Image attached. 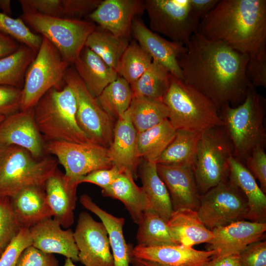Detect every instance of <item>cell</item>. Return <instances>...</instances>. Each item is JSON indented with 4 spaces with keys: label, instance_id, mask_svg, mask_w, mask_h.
<instances>
[{
    "label": "cell",
    "instance_id": "cell-1",
    "mask_svg": "<svg viewBox=\"0 0 266 266\" xmlns=\"http://www.w3.org/2000/svg\"><path fill=\"white\" fill-rule=\"evenodd\" d=\"M178 58L182 80L209 99L218 111L244 100L251 83L245 74L249 56L226 44L194 34Z\"/></svg>",
    "mask_w": 266,
    "mask_h": 266
},
{
    "label": "cell",
    "instance_id": "cell-2",
    "mask_svg": "<svg viewBox=\"0 0 266 266\" xmlns=\"http://www.w3.org/2000/svg\"><path fill=\"white\" fill-rule=\"evenodd\" d=\"M197 33L249 56L266 47V0H219Z\"/></svg>",
    "mask_w": 266,
    "mask_h": 266
},
{
    "label": "cell",
    "instance_id": "cell-3",
    "mask_svg": "<svg viewBox=\"0 0 266 266\" xmlns=\"http://www.w3.org/2000/svg\"><path fill=\"white\" fill-rule=\"evenodd\" d=\"M219 113L235 159L244 164L254 148H265L266 100L255 88L249 87L244 101L239 105H224L219 110Z\"/></svg>",
    "mask_w": 266,
    "mask_h": 266
},
{
    "label": "cell",
    "instance_id": "cell-4",
    "mask_svg": "<svg viewBox=\"0 0 266 266\" xmlns=\"http://www.w3.org/2000/svg\"><path fill=\"white\" fill-rule=\"evenodd\" d=\"M33 109L36 126L46 143L91 142L78 125L75 97L66 83L49 89Z\"/></svg>",
    "mask_w": 266,
    "mask_h": 266
},
{
    "label": "cell",
    "instance_id": "cell-5",
    "mask_svg": "<svg viewBox=\"0 0 266 266\" xmlns=\"http://www.w3.org/2000/svg\"><path fill=\"white\" fill-rule=\"evenodd\" d=\"M162 100L168 110V120L175 130L201 132L223 126L215 105L199 91L172 75Z\"/></svg>",
    "mask_w": 266,
    "mask_h": 266
},
{
    "label": "cell",
    "instance_id": "cell-6",
    "mask_svg": "<svg viewBox=\"0 0 266 266\" xmlns=\"http://www.w3.org/2000/svg\"><path fill=\"white\" fill-rule=\"evenodd\" d=\"M58 163L49 157L36 159L18 146L0 147V198H11L30 186L44 187Z\"/></svg>",
    "mask_w": 266,
    "mask_h": 266
},
{
    "label": "cell",
    "instance_id": "cell-7",
    "mask_svg": "<svg viewBox=\"0 0 266 266\" xmlns=\"http://www.w3.org/2000/svg\"><path fill=\"white\" fill-rule=\"evenodd\" d=\"M20 18L30 28L49 40L70 65L77 59L88 36L97 26L90 20L37 13H23Z\"/></svg>",
    "mask_w": 266,
    "mask_h": 266
},
{
    "label": "cell",
    "instance_id": "cell-8",
    "mask_svg": "<svg viewBox=\"0 0 266 266\" xmlns=\"http://www.w3.org/2000/svg\"><path fill=\"white\" fill-rule=\"evenodd\" d=\"M232 156L231 143L223 127L201 131L194 163L195 176L201 195L228 179Z\"/></svg>",
    "mask_w": 266,
    "mask_h": 266
},
{
    "label": "cell",
    "instance_id": "cell-9",
    "mask_svg": "<svg viewBox=\"0 0 266 266\" xmlns=\"http://www.w3.org/2000/svg\"><path fill=\"white\" fill-rule=\"evenodd\" d=\"M69 66L56 48L42 37L40 48L25 74L20 110L33 108L49 89L64 86V76Z\"/></svg>",
    "mask_w": 266,
    "mask_h": 266
},
{
    "label": "cell",
    "instance_id": "cell-10",
    "mask_svg": "<svg viewBox=\"0 0 266 266\" xmlns=\"http://www.w3.org/2000/svg\"><path fill=\"white\" fill-rule=\"evenodd\" d=\"M64 81L75 97L78 126L91 142L108 148L112 141L116 120L100 106L73 66L67 69Z\"/></svg>",
    "mask_w": 266,
    "mask_h": 266
},
{
    "label": "cell",
    "instance_id": "cell-11",
    "mask_svg": "<svg viewBox=\"0 0 266 266\" xmlns=\"http://www.w3.org/2000/svg\"><path fill=\"white\" fill-rule=\"evenodd\" d=\"M197 212L212 231L246 219L248 208L244 194L228 179L201 195Z\"/></svg>",
    "mask_w": 266,
    "mask_h": 266
},
{
    "label": "cell",
    "instance_id": "cell-12",
    "mask_svg": "<svg viewBox=\"0 0 266 266\" xmlns=\"http://www.w3.org/2000/svg\"><path fill=\"white\" fill-rule=\"evenodd\" d=\"M150 30L186 45L197 33L200 20L192 11L189 0H144Z\"/></svg>",
    "mask_w": 266,
    "mask_h": 266
},
{
    "label": "cell",
    "instance_id": "cell-13",
    "mask_svg": "<svg viewBox=\"0 0 266 266\" xmlns=\"http://www.w3.org/2000/svg\"><path fill=\"white\" fill-rule=\"evenodd\" d=\"M46 149L57 157L64 167L65 174L78 182L93 171L113 166L108 148L91 142L52 141L46 143Z\"/></svg>",
    "mask_w": 266,
    "mask_h": 266
},
{
    "label": "cell",
    "instance_id": "cell-14",
    "mask_svg": "<svg viewBox=\"0 0 266 266\" xmlns=\"http://www.w3.org/2000/svg\"><path fill=\"white\" fill-rule=\"evenodd\" d=\"M73 235L79 261L84 266H114L107 231L101 222L81 212Z\"/></svg>",
    "mask_w": 266,
    "mask_h": 266
},
{
    "label": "cell",
    "instance_id": "cell-15",
    "mask_svg": "<svg viewBox=\"0 0 266 266\" xmlns=\"http://www.w3.org/2000/svg\"><path fill=\"white\" fill-rule=\"evenodd\" d=\"M46 144L36 126L33 108L20 110L0 123V147L18 146L40 160L45 157Z\"/></svg>",
    "mask_w": 266,
    "mask_h": 266
},
{
    "label": "cell",
    "instance_id": "cell-16",
    "mask_svg": "<svg viewBox=\"0 0 266 266\" xmlns=\"http://www.w3.org/2000/svg\"><path fill=\"white\" fill-rule=\"evenodd\" d=\"M266 223L244 220L212 230L213 237L207 244V250H213V259L218 260L237 255L249 244L264 239Z\"/></svg>",
    "mask_w": 266,
    "mask_h": 266
},
{
    "label": "cell",
    "instance_id": "cell-17",
    "mask_svg": "<svg viewBox=\"0 0 266 266\" xmlns=\"http://www.w3.org/2000/svg\"><path fill=\"white\" fill-rule=\"evenodd\" d=\"M157 173L169 193L173 211L190 209L197 211L201 197L192 165L156 164Z\"/></svg>",
    "mask_w": 266,
    "mask_h": 266
},
{
    "label": "cell",
    "instance_id": "cell-18",
    "mask_svg": "<svg viewBox=\"0 0 266 266\" xmlns=\"http://www.w3.org/2000/svg\"><path fill=\"white\" fill-rule=\"evenodd\" d=\"M144 10L143 0H104L87 18L116 36L129 38L134 19Z\"/></svg>",
    "mask_w": 266,
    "mask_h": 266
},
{
    "label": "cell",
    "instance_id": "cell-19",
    "mask_svg": "<svg viewBox=\"0 0 266 266\" xmlns=\"http://www.w3.org/2000/svg\"><path fill=\"white\" fill-rule=\"evenodd\" d=\"M132 33L137 42L155 61L166 68L175 77L182 80L178 58L186 50L181 42L167 40L149 29L140 19L133 22Z\"/></svg>",
    "mask_w": 266,
    "mask_h": 266
},
{
    "label": "cell",
    "instance_id": "cell-20",
    "mask_svg": "<svg viewBox=\"0 0 266 266\" xmlns=\"http://www.w3.org/2000/svg\"><path fill=\"white\" fill-rule=\"evenodd\" d=\"M78 184L77 180L69 177L58 168L44 184L46 201L53 217L65 229H68L74 223Z\"/></svg>",
    "mask_w": 266,
    "mask_h": 266
},
{
    "label": "cell",
    "instance_id": "cell-21",
    "mask_svg": "<svg viewBox=\"0 0 266 266\" xmlns=\"http://www.w3.org/2000/svg\"><path fill=\"white\" fill-rule=\"evenodd\" d=\"M137 132L127 112L115 123L112 142L108 152L113 165L120 172H129L138 177L140 161L137 151Z\"/></svg>",
    "mask_w": 266,
    "mask_h": 266
},
{
    "label": "cell",
    "instance_id": "cell-22",
    "mask_svg": "<svg viewBox=\"0 0 266 266\" xmlns=\"http://www.w3.org/2000/svg\"><path fill=\"white\" fill-rule=\"evenodd\" d=\"M134 257L162 266H205L215 255L213 250H198L180 244L131 248Z\"/></svg>",
    "mask_w": 266,
    "mask_h": 266
},
{
    "label": "cell",
    "instance_id": "cell-23",
    "mask_svg": "<svg viewBox=\"0 0 266 266\" xmlns=\"http://www.w3.org/2000/svg\"><path fill=\"white\" fill-rule=\"evenodd\" d=\"M29 229L33 246L45 253L62 255L73 262L79 261L71 229L63 230L60 223L52 217Z\"/></svg>",
    "mask_w": 266,
    "mask_h": 266
},
{
    "label": "cell",
    "instance_id": "cell-24",
    "mask_svg": "<svg viewBox=\"0 0 266 266\" xmlns=\"http://www.w3.org/2000/svg\"><path fill=\"white\" fill-rule=\"evenodd\" d=\"M229 180L244 194L248 212L246 219L266 223V196L245 165L232 156L229 161Z\"/></svg>",
    "mask_w": 266,
    "mask_h": 266
},
{
    "label": "cell",
    "instance_id": "cell-25",
    "mask_svg": "<svg viewBox=\"0 0 266 266\" xmlns=\"http://www.w3.org/2000/svg\"><path fill=\"white\" fill-rule=\"evenodd\" d=\"M10 198L13 213L22 228L29 229L53 217L44 187H28Z\"/></svg>",
    "mask_w": 266,
    "mask_h": 266
},
{
    "label": "cell",
    "instance_id": "cell-26",
    "mask_svg": "<svg viewBox=\"0 0 266 266\" xmlns=\"http://www.w3.org/2000/svg\"><path fill=\"white\" fill-rule=\"evenodd\" d=\"M73 65L86 88L95 98L119 76L115 70L85 46Z\"/></svg>",
    "mask_w": 266,
    "mask_h": 266
},
{
    "label": "cell",
    "instance_id": "cell-27",
    "mask_svg": "<svg viewBox=\"0 0 266 266\" xmlns=\"http://www.w3.org/2000/svg\"><path fill=\"white\" fill-rule=\"evenodd\" d=\"M80 203L87 210L96 214L105 226L107 231L114 266H130L131 248L123 234L125 219L115 216L104 210L86 194L80 197Z\"/></svg>",
    "mask_w": 266,
    "mask_h": 266
},
{
    "label": "cell",
    "instance_id": "cell-28",
    "mask_svg": "<svg viewBox=\"0 0 266 266\" xmlns=\"http://www.w3.org/2000/svg\"><path fill=\"white\" fill-rule=\"evenodd\" d=\"M101 193L104 197L121 201L137 225L144 212L149 211V202L143 189L135 184L129 172H121L110 186L102 189Z\"/></svg>",
    "mask_w": 266,
    "mask_h": 266
},
{
    "label": "cell",
    "instance_id": "cell-29",
    "mask_svg": "<svg viewBox=\"0 0 266 266\" xmlns=\"http://www.w3.org/2000/svg\"><path fill=\"white\" fill-rule=\"evenodd\" d=\"M167 225L178 244L187 247L208 243L213 237L212 231L205 227L197 211L192 209L173 211Z\"/></svg>",
    "mask_w": 266,
    "mask_h": 266
},
{
    "label": "cell",
    "instance_id": "cell-30",
    "mask_svg": "<svg viewBox=\"0 0 266 266\" xmlns=\"http://www.w3.org/2000/svg\"><path fill=\"white\" fill-rule=\"evenodd\" d=\"M139 167L138 177L149 202V211L168 221L173 209L168 190L157 173L156 163L144 161Z\"/></svg>",
    "mask_w": 266,
    "mask_h": 266
},
{
    "label": "cell",
    "instance_id": "cell-31",
    "mask_svg": "<svg viewBox=\"0 0 266 266\" xmlns=\"http://www.w3.org/2000/svg\"><path fill=\"white\" fill-rule=\"evenodd\" d=\"M137 133L168 119V110L162 99L133 97L126 111Z\"/></svg>",
    "mask_w": 266,
    "mask_h": 266
},
{
    "label": "cell",
    "instance_id": "cell-32",
    "mask_svg": "<svg viewBox=\"0 0 266 266\" xmlns=\"http://www.w3.org/2000/svg\"><path fill=\"white\" fill-rule=\"evenodd\" d=\"M176 130L168 119L137 133V151L144 161L156 163L157 161L174 138Z\"/></svg>",
    "mask_w": 266,
    "mask_h": 266
},
{
    "label": "cell",
    "instance_id": "cell-33",
    "mask_svg": "<svg viewBox=\"0 0 266 266\" xmlns=\"http://www.w3.org/2000/svg\"><path fill=\"white\" fill-rule=\"evenodd\" d=\"M129 43V38L119 37L97 26L88 36L85 46L116 71L120 60Z\"/></svg>",
    "mask_w": 266,
    "mask_h": 266
},
{
    "label": "cell",
    "instance_id": "cell-34",
    "mask_svg": "<svg viewBox=\"0 0 266 266\" xmlns=\"http://www.w3.org/2000/svg\"><path fill=\"white\" fill-rule=\"evenodd\" d=\"M201 132L178 130L175 135L160 155L156 164L165 165L189 164L194 166Z\"/></svg>",
    "mask_w": 266,
    "mask_h": 266
},
{
    "label": "cell",
    "instance_id": "cell-35",
    "mask_svg": "<svg viewBox=\"0 0 266 266\" xmlns=\"http://www.w3.org/2000/svg\"><path fill=\"white\" fill-rule=\"evenodd\" d=\"M138 226L137 245L153 246L179 244L167 225V221L153 211H145Z\"/></svg>",
    "mask_w": 266,
    "mask_h": 266
},
{
    "label": "cell",
    "instance_id": "cell-36",
    "mask_svg": "<svg viewBox=\"0 0 266 266\" xmlns=\"http://www.w3.org/2000/svg\"><path fill=\"white\" fill-rule=\"evenodd\" d=\"M37 52L21 44L13 54L0 59V85L22 88L27 70Z\"/></svg>",
    "mask_w": 266,
    "mask_h": 266
},
{
    "label": "cell",
    "instance_id": "cell-37",
    "mask_svg": "<svg viewBox=\"0 0 266 266\" xmlns=\"http://www.w3.org/2000/svg\"><path fill=\"white\" fill-rule=\"evenodd\" d=\"M171 75L164 66L152 61L142 75L131 85L133 98L162 99L169 88Z\"/></svg>",
    "mask_w": 266,
    "mask_h": 266
},
{
    "label": "cell",
    "instance_id": "cell-38",
    "mask_svg": "<svg viewBox=\"0 0 266 266\" xmlns=\"http://www.w3.org/2000/svg\"><path fill=\"white\" fill-rule=\"evenodd\" d=\"M133 97L131 85L125 79L118 76L96 98L102 109L117 120L128 110Z\"/></svg>",
    "mask_w": 266,
    "mask_h": 266
},
{
    "label": "cell",
    "instance_id": "cell-39",
    "mask_svg": "<svg viewBox=\"0 0 266 266\" xmlns=\"http://www.w3.org/2000/svg\"><path fill=\"white\" fill-rule=\"evenodd\" d=\"M152 59L135 41L131 42L123 53L116 71L130 85L133 84L149 67Z\"/></svg>",
    "mask_w": 266,
    "mask_h": 266
},
{
    "label": "cell",
    "instance_id": "cell-40",
    "mask_svg": "<svg viewBox=\"0 0 266 266\" xmlns=\"http://www.w3.org/2000/svg\"><path fill=\"white\" fill-rule=\"evenodd\" d=\"M0 32L13 38L21 44L25 45L37 52L42 37L34 33L19 17L13 18L0 12Z\"/></svg>",
    "mask_w": 266,
    "mask_h": 266
},
{
    "label": "cell",
    "instance_id": "cell-41",
    "mask_svg": "<svg viewBox=\"0 0 266 266\" xmlns=\"http://www.w3.org/2000/svg\"><path fill=\"white\" fill-rule=\"evenodd\" d=\"M21 228L13 213L10 198H0V257Z\"/></svg>",
    "mask_w": 266,
    "mask_h": 266
},
{
    "label": "cell",
    "instance_id": "cell-42",
    "mask_svg": "<svg viewBox=\"0 0 266 266\" xmlns=\"http://www.w3.org/2000/svg\"><path fill=\"white\" fill-rule=\"evenodd\" d=\"M32 245L29 229L21 228L0 257V266H16L22 252Z\"/></svg>",
    "mask_w": 266,
    "mask_h": 266
},
{
    "label": "cell",
    "instance_id": "cell-43",
    "mask_svg": "<svg viewBox=\"0 0 266 266\" xmlns=\"http://www.w3.org/2000/svg\"><path fill=\"white\" fill-rule=\"evenodd\" d=\"M245 74L253 87H266V47L249 56Z\"/></svg>",
    "mask_w": 266,
    "mask_h": 266
},
{
    "label": "cell",
    "instance_id": "cell-44",
    "mask_svg": "<svg viewBox=\"0 0 266 266\" xmlns=\"http://www.w3.org/2000/svg\"><path fill=\"white\" fill-rule=\"evenodd\" d=\"M23 13H37L62 17V0H20Z\"/></svg>",
    "mask_w": 266,
    "mask_h": 266
},
{
    "label": "cell",
    "instance_id": "cell-45",
    "mask_svg": "<svg viewBox=\"0 0 266 266\" xmlns=\"http://www.w3.org/2000/svg\"><path fill=\"white\" fill-rule=\"evenodd\" d=\"M102 0H62V18L82 20L92 13Z\"/></svg>",
    "mask_w": 266,
    "mask_h": 266
},
{
    "label": "cell",
    "instance_id": "cell-46",
    "mask_svg": "<svg viewBox=\"0 0 266 266\" xmlns=\"http://www.w3.org/2000/svg\"><path fill=\"white\" fill-rule=\"evenodd\" d=\"M245 166L260 184V188L266 193V154L265 148L257 147L252 151L244 163Z\"/></svg>",
    "mask_w": 266,
    "mask_h": 266
},
{
    "label": "cell",
    "instance_id": "cell-47",
    "mask_svg": "<svg viewBox=\"0 0 266 266\" xmlns=\"http://www.w3.org/2000/svg\"><path fill=\"white\" fill-rule=\"evenodd\" d=\"M16 266H59V264L53 254L45 253L31 245L22 252Z\"/></svg>",
    "mask_w": 266,
    "mask_h": 266
},
{
    "label": "cell",
    "instance_id": "cell-48",
    "mask_svg": "<svg viewBox=\"0 0 266 266\" xmlns=\"http://www.w3.org/2000/svg\"><path fill=\"white\" fill-rule=\"evenodd\" d=\"M21 89L0 85V115L5 117L19 110Z\"/></svg>",
    "mask_w": 266,
    "mask_h": 266
},
{
    "label": "cell",
    "instance_id": "cell-49",
    "mask_svg": "<svg viewBox=\"0 0 266 266\" xmlns=\"http://www.w3.org/2000/svg\"><path fill=\"white\" fill-rule=\"evenodd\" d=\"M238 256L242 266H266V241L252 243Z\"/></svg>",
    "mask_w": 266,
    "mask_h": 266
},
{
    "label": "cell",
    "instance_id": "cell-50",
    "mask_svg": "<svg viewBox=\"0 0 266 266\" xmlns=\"http://www.w3.org/2000/svg\"><path fill=\"white\" fill-rule=\"evenodd\" d=\"M120 171L115 166L109 168L100 169L93 171L81 177L78 184L89 183L100 187L102 189L110 186L118 177Z\"/></svg>",
    "mask_w": 266,
    "mask_h": 266
},
{
    "label": "cell",
    "instance_id": "cell-51",
    "mask_svg": "<svg viewBox=\"0 0 266 266\" xmlns=\"http://www.w3.org/2000/svg\"><path fill=\"white\" fill-rule=\"evenodd\" d=\"M191 8L199 20L205 16L218 3L219 0H189Z\"/></svg>",
    "mask_w": 266,
    "mask_h": 266
},
{
    "label": "cell",
    "instance_id": "cell-52",
    "mask_svg": "<svg viewBox=\"0 0 266 266\" xmlns=\"http://www.w3.org/2000/svg\"><path fill=\"white\" fill-rule=\"evenodd\" d=\"M21 44L16 40L0 32V59L16 52Z\"/></svg>",
    "mask_w": 266,
    "mask_h": 266
},
{
    "label": "cell",
    "instance_id": "cell-53",
    "mask_svg": "<svg viewBox=\"0 0 266 266\" xmlns=\"http://www.w3.org/2000/svg\"><path fill=\"white\" fill-rule=\"evenodd\" d=\"M205 266H242L239 256H230L216 260L212 258Z\"/></svg>",
    "mask_w": 266,
    "mask_h": 266
},
{
    "label": "cell",
    "instance_id": "cell-54",
    "mask_svg": "<svg viewBox=\"0 0 266 266\" xmlns=\"http://www.w3.org/2000/svg\"><path fill=\"white\" fill-rule=\"evenodd\" d=\"M130 265L132 266H162L153 262L134 257L131 254Z\"/></svg>",
    "mask_w": 266,
    "mask_h": 266
},
{
    "label": "cell",
    "instance_id": "cell-55",
    "mask_svg": "<svg viewBox=\"0 0 266 266\" xmlns=\"http://www.w3.org/2000/svg\"><path fill=\"white\" fill-rule=\"evenodd\" d=\"M11 3L10 0H0V9L2 10L1 12L9 16H11L12 14Z\"/></svg>",
    "mask_w": 266,
    "mask_h": 266
},
{
    "label": "cell",
    "instance_id": "cell-56",
    "mask_svg": "<svg viewBox=\"0 0 266 266\" xmlns=\"http://www.w3.org/2000/svg\"><path fill=\"white\" fill-rule=\"evenodd\" d=\"M63 266H76L74 264V262L70 259L66 258Z\"/></svg>",
    "mask_w": 266,
    "mask_h": 266
},
{
    "label": "cell",
    "instance_id": "cell-57",
    "mask_svg": "<svg viewBox=\"0 0 266 266\" xmlns=\"http://www.w3.org/2000/svg\"><path fill=\"white\" fill-rule=\"evenodd\" d=\"M5 118V116L3 115H0V123Z\"/></svg>",
    "mask_w": 266,
    "mask_h": 266
}]
</instances>
